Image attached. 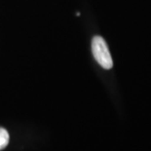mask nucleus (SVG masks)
I'll use <instances>...</instances> for the list:
<instances>
[{
    "instance_id": "nucleus-1",
    "label": "nucleus",
    "mask_w": 151,
    "mask_h": 151,
    "mask_svg": "<svg viewBox=\"0 0 151 151\" xmlns=\"http://www.w3.org/2000/svg\"><path fill=\"white\" fill-rule=\"evenodd\" d=\"M92 52L99 65L104 69H110L113 66L110 52L105 40L101 36H95L92 40Z\"/></svg>"
},
{
    "instance_id": "nucleus-2",
    "label": "nucleus",
    "mask_w": 151,
    "mask_h": 151,
    "mask_svg": "<svg viewBox=\"0 0 151 151\" xmlns=\"http://www.w3.org/2000/svg\"><path fill=\"white\" fill-rule=\"evenodd\" d=\"M9 143V134L3 128H0V150L4 149Z\"/></svg>"
}]
</instances>
